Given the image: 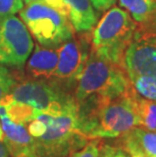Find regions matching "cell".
Masks as SVG:
<instances>
[{
	"instance_id": "6da1fadb",
	"label": "cell",
	"mask_w": 156,
	"mask_h": 157,
	"mask_svg": "<svg viewBox=\"0 0 156 157\" xmlns=\"http://www.w3.org/2000/svg\"><path fill=\"white\" fill-rule=\"evenodd\" d=\"M36 117L46 124L44 134L32 139V152L36 157H68L89 141L81 131L74 94H66L48 111H38Z\"/></svg>"
},
{
	"instance_id": "7a4b0ae2",
	"label": "cell",
	"mask_w": 156,
	"mask_h": 157,
	"mask_svg": "<svg viewBox=\"0 0 156 157\" xmlns=\"http://www.w3.org/2000/svg\"><path fill=\"white\" fill-rule=\"evenodd\" d=\"M133 87L120 96L78 103L81 131L89 140L118 138L139 126Z\"/></svg>"
},
{
	"instance_id": "3957f363",
	"label": "cell",
	"mask_w": 156,
	"mask_h": 157,
	"mask_svg": "<svg viewBox=\"0 0 156 157\" xmlns=\"http://www.w3.org/2000/svg\"><path fill=\"white\" fill-rule=\"evenodd\" d=\"M133 88L124 66L90 50L88 60L76 81L77 103L120 96Z\"/></svg>"
},
{
	"instance_id": "277c9868",
	"label": "cell",
	"mask_w": 156,
	"mask_h": 157,
	"mask_svg": "<svg viewBox=\"0 0 156 157\" xmlns=\"http://www.w3.org/2000/svg\"><path fill=\"white\" fill-rule=\"evenodd\" d=\"M137 22L125 9L111 7L90 34L91 51L124 66V56Z\"/></svg>"
},
{
	"instance_id": "5b68a950",
	"label": "cell",
	"mask_w": 156,
	"mask_h": 157,
	"mask_svg": "<svg viewBox=\"0 0 156 157\" xmlns=\"http://www.w3.org/2000/svg\"><path fill=\"white\" fill-rule=\"evenodd\" d=\"M21 21L38 44L55 48L74 36V29L66 15L43 1L26 4L19 11Z\"/></svg>"
},
{
	"instance_id": "8992f818",
	"label": "cell",
	"mask_w": 156,
	"mask_h": 157,
	"mask_svg": "<svg viewBox=\"0 0 156 157\" xmlns=\"http://www.w3.org/2000/svg\"><path fill=\"white\" fill-rule=\"evenodd\" d=\"M128 75L156 77V12L150 18L137 23L124 56Z\"/></svg>"
},
{
	"instance_id": "52a82bcc",
	"label": "cell",
	"mask_w": 156,
	"mask_h": 157,
	"mask_svg": "<svg viewBox=\"0 0 156 157\" xmlns=\"http://www.w3.org/2000/svg\"><path fill=\"white\" fill-rule=\"evenodd\" d=\"M34 47V40L21 18L14 15L0 17V64L22 68Z\"/></svg>"
},
{
	"instance_id": "ba28073f",
	"label": "cell",
	"mask_w": 156,
	"mask_h": 157,
	"mask_svg": "<svg viewBox=\"0 0 156 157\" xmlns=\"http://www.w3.org/2000/svg\"><path fill=\"white\" fill-rule=\"evenodd\" d=\"M90 33L73 36L60 45L58 51V65L53 78L56 84L68 90L76 84L90 54Z\"/></svg>"
},
{
	"instance_id": "9c48e42d",
	"label": "cell",
	"mask_w": 156,
	"mask_h": 157,
	"mask_svg": "<svg viewBox=\"0 0 156 157\" xmlns=\"http://www.w3.org/2000/svg\"><path fill=\"white\" fill-rule=\"evenodd\" d=\"M69 93L54 82L43 79H19L9 93L12 101L32 106L39 112L48 111Z\"/></svg>"
},
{
	"instance_id": "30bf717a",
	"label": "cell",
	"mask_w": 156,
	"mask_h": 157,
	"mask_svg": "<svg viewBox=\"0 0 156 157\" xmlns=\"http://www.w3.org/2000/svg\"><path fill=\"white\" fill-rule=\"evenodd\" d=\"M0 124L3 131V142L12 156L21 151H32V138L28 128L22 124H16L8 118L6 108L0 105Z\"/></svg>"
},
{
	"instance_id": "8fae6325",
	"label": "cell",
	"mask_w": 156,
	"mask_h": 157,
	"mask_svg": "<svg viewBox=\"0 0 156 157\" xmlns=\"http://www.w3.org/2000/svg\"><path fill=\"white\" fill-rule=\"evenodd\" d=\"M26 72L32 78L49 80L55 74L58 65V51L43 48L36 44L32 54L29 57Z\"/></svg>"
},
{
	"instance_id": "7c38bea8",
	"label": "cell",
	"mask_w": 156,
	"mask_h": 157,
	"mask_svg": "<svg viewBox=\"0 0 156 157\" xmlns=\"http://www.w3.org/2000/svg\"><path fill=\"white\" fill-rule=\"evenodd\" d=\"M68 18L78 34L91 33L97 23V15L90 0H65Z\"/></svg>"
},
{
	"instance_id": "4fadbf2b",
	"label": "cell",
	"mask_w": 156,
	"mask_h": 157,
	"mask_svg": "<svg viewBox=\"0 0 156 157\" xmlns=\"http://www.w3.org/2000/svg\"><path fill=\"white\" fill-rule=\"evenodd\" d=\"M119 4L137 23L147 21L156 12V0H119Z\"/></svg>"
},
{
	"instance_id": "5bb4252c",
	"label": "cell",
	"mask_w": 156,
	"mask_h": 157,
	"mask_svg": "<svg viewBox=\"0 0 156 157\" xmlns=\"http://www.w3.org/2000/svg\"><path fill=\"white\" fill-rule=\"evenodd\" d=\"M135 109L138 118V127L156 131V101L145 98L137 93Z\"/></svg>"
},
{
	"instance_id": "9a60e30c",
	"label": "cell",
	"mask_w": 156,
	"mask_h": 157,
	"mask_svg": "<svg viewBox=\"0 0 156 157\" xmlns=\"http://www.w3.org/2000/svg\"><path fill=\"white\" fill-rule=\"evenodd\" d=\"M129 133L148 157H156V131L134 127Z\"/></svg>"
},
{
	"instance_id": "2e32d148",
	"label": "cell",
	"mask_w": 156,
	"mask_h": 157,
	"mask_svg": "<svg viewBox=\"0 0 156 157\" xmlns=\"http://www.w3.org/2000/svg\"><path fill=\"white\" fill-rule=\"evenodd\" d=\"M5 108L8 118L12 122L16 124H22V125L29 124L32 120L36 118V113H38V111L32 106L18 101H12Z\"/></svg>"
},
{
	"instance_id": "e0dca14e",
	"label": "cell",
	"mask_w": 156,
	"mask_h": 157,
	"mask_svg": "<svg viewBox=\"0 0 156 157\" xmlns=\"http://www.w3.org/2000/svg\"><path fill=\"white\" fill-rule=\"evenodd\" d=\"M129 78L138 94L156 101V77L145 75H129Z\"/></svg>"
},
{
	"instance_id": "ac0fdd59",
	"label": "cell",
	"mask_w": 156,
	"mask_h": 157,
	"mask_svg": "<svg viewBox=\"0 0 156 157\" xmlns=\"http://www.w3.org/2000/svg\"><path fill=\"white\" fill-rule=\"evenodd\" d=\"M18 80L5 65L0 64V101L11 92Z\"/></svg>"
},
{
	"instance_id": "d6986e66",
	"label": "cell",
	"mask_w": 156,
	"mask_h": 157,
	"mask_svg": "<svg viewBox=\"0 0 156 157\" xmlns=\"http://www.w3.org/2000/svg\"><path fill=\"white\" fill-rule=\"evenodd\" d=\"M118 138V146L126 151L129 157H148L140 148V146L137 144V142L135 141V139L133 138L129 131Z\"/></svg>"
},
{
	"instance_id": "ffe728a7",
	"label": "cell",
	"mask_w": 156,
	"mask_h": 157,
	"mask_svg": "<svg viewBox=\"0 0 156 157\" xmlns=\"http://www.w3.org/2000/svg\"><path fill=\"white\" fill-rule=\"evenodd\" d=\"M99 151H101V145H99L98 139H91L90 142L71 153L68 157H99Z\"/></svg>"
},
{
	"instance_id": "44dd1931",
	"label": "cell",
	"mask_w": 156,
	"mask_h": 157,
	"mask_svg": "<svg viewBox=\"0 0 156 157\" xmlns=\"http://www.w3.org/2000/svg\"><path fill=\"white\" fill-rule=\"evenodd\" d=\"M24 8V0H0V17L14 15Z\"/></svg>"
},
{
	"instance_id": "7402d4cb",
	"label": "cell",
	"mask_w": 156,
	"mask_h": 157,
	"mask_svg": "<svg viewBox=\"0 0 156 157\" xmlns=\"http://www.w3.org/2000/svg\"><path fill=\"white\" fill-rule=\"evenodd\" d=\"M99 157H129V155L119 146L102 145L101 146Z\"/></svg>"
},
{
	"instance_id": "603a6c76",
	"label": "cell",
	"mask_w": 156,
	"mask_h": 157,
	"mask_svg": "<svg viewBox=\"0 0 156 157\" xmlns=\"http://www.w3.org/2000/svg\"><path fill=\"white\" fill-rule=\"evenodd\" d=\"M92 6L98 12H105L112 7L117 0H90Z\"/></svg>"
},
{
	"instance_id": "cb8c5ba5",
	"label": "cell",
	"mask_w": 156,
	"mask_h": 157,
	"mask_svg": "<svg viewBox=\"0 0 156 157\" xmlns=\"http://www.w3.org/2000/svg\"><path fill=\"white\" fill-rule=\"evenodd\" d=\"M44 2L47 5L51 6L56 10H58L62 14L66 15L68 17V9L66 6L65 0H44Z\"/></svg>"
},
{
	"instance_id": "d4e9b609",
	"label": "cell",
	"mask_w": 156,
	"mask_h": 157,
	"mask_svg": "<svg viewBox=\"0 0 156 157\" xmlns=\"http://www.w3.org/2000/svg\"><path fill=\"white\" fill-rule=\"evenodd\" d=\"M0 157H9V152L3 140H0Z\"/></svg>"
},
{
	"instance_id": "484cf974",
	"label": "cell",
	"mask_w": 156,
	"mask_h": 157,
	"mask_svg": "<svg viewBox=\"0 0 156 157\" xmlns=\"http://www.w3.org/2000/svg\"><path fill=\"white\" fill-rule=\"evenodd\" d=\"M11 157H36V156L32 151H29V150H26V151H21V152H19V153H16V154L12 155Z\"/></svg>"
},
{
	"instance_id": "4316f807",
	"label": "cell",
	"mask_w": 156,
	"mask_h": 157,
	"mask_svg": "<svg viewBox=\"0 0 156 157\" xmlns=\"http://www.w3.org/2000/svg\"><path fill=\"white\" fill-rule=\"evenodd\" d=\"M24 1L26 3V4H29V3H32V2H36V1H43V2H44V0H24Z\"/></svg>"
},
{
	"instance_id": "83f0119b",
	"label": "cell",
	"mask_w": 156,
	"mask_h": 157,
	"mask_svg": "<svg viewBox=\"0 0 156 157\" xmlns=\"http://www.w3.org/2000/svg\"><path fill=\"white\" fill-rule=\"evenodd\" d=\"M0 140H3V131L1 128V124H0Z\"/></svg>"
}]
</instances>
